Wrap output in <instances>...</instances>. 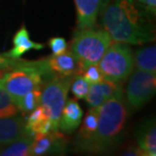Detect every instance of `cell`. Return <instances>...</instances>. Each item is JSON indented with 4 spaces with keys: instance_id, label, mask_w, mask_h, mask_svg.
<instances>
[{
    "instance_id": "6da1fadb",
    "label": "cell",
    "mask_w": 156,
    "mask_h": 156,
    "mask_svg": "<svg viewBox=\"0 0 156 156\" xmlns=\"http://www.w3.org/2000/svg\"><path fill=\"white\" fill-rule=\"evenodd\" d=\"M101 11V24L113 41L139 46L154 41L152 27L136 0L105 2Z\"/></svg>"
},
{
    "instance_id": "7a4b0ae2",
    "label": "cell",
    "mask_w": 156,
    "mask_h": 156,
    "mask_svg": "<svg viewBox=\"0 0 156 156\" xmlns=\"http://www.w3.org/2000/svg\"><path fill=\"white\" fill-rule=\"evenodd\" d=\"M129 110L124 93L108 99L98 107V122L95 132L77 151L87 153H105L120 141L125 129Z\"/></svg>"
},
{
    "instance_id": "3957f363",
    "label": "cell",
    "mask_w": 156,
    "mask_h": 156,
    "mask_svg": "<svg viewBox=\"0 0 156 156\" xmlns=\"http://www.w3.org/2000/svg\"><path fill=\"white\" fill-rule=\"evenodd\" d=\"M54 75L47 58L38 61L20 59L16 67L0 78V88L14 101L32 90L42 89L44 83Z\"/></svg>"
},
{
    "instance_id": "277c9868",
    "label": "cell",
    "mask_w": 156,
    "mask_h": 156,
    "mask_svg": "<svg viewBox=\"0 0 156 156\" xmlns=\"http://www.w3.org/2000/svg\"><path fill=\"white\" fill-rule=\"evenodd\" d=\"M113 40L105 30L86 29L78 30L71 42V52L79 62L81 71L90 65H96Z\"/></svg>"
},
{
    "instance_id": "5b68a950",
    "label": "cell",
    "mask_w": 156,
    "mask_h": 156,
    "mask_svg": "<svg viewBox=\"0 0 156 156\" xmlns=\"http://www.w3.org/2000/svg\"><path fill=\"white\" fill-rule=\"evenodd\" d=\"M98 66L104 79L123 84L134 70V52L129 44L111 43Z\"/></svg>"
},
{
    "instance_id": "8992f818",
    "label": "cell",
    "mask_w": 156,
    "mask_h": 156,
    "mask_svg": "<svg viewBox=\"0 0 156 156\" xmlns=\"http://www.w3.org/2000/svg\"><path fill=\"white\" fill-rule=\"evenodd\" d=\"M73 76L54 75L44 83L41 89L40 105H42L52 122L55 131L59 130V121L69 92Z\"/></svg>"
},
{
    "instance_id": "52a82bcc",
    "label": "cell",
    "mask_w": 156,
    "mask_h": 156,
    "mask_svg": "<svg viewBox=\"0 0 156 156\" xmlns=\"http://www.w3.org/2000/svg\"><path fill=\"white\" fill-rule=\"evenodd\" d=\"M126 87L125 101L129 112L140 110L153 98L156 90L155 74L133 70Z\"/></svg>"
},
{
    "instance_id": "ba28073f",
    "label": "cell",
    "mask_w": 156,
    "mask_h": 156,
    "mask_svg": "<svg viewBox=\"0 0 156 156\" xmlns=\"http://www.w3.org/2000/svg\"><path fill=\"white\" fill-rule=\"evenodd\" d=\"M68 146V139L63 133L51 131L45 134H37L34 137L30 155H62Z\"/></svg>"
},
{
    "instance_id": "9c48e42d",
    "label": "cell",
    "mask_w": 156,
    "mask_h": 156,
    "mask_svg": "<svg viewBox=\"0 0 156 156\" xmlns=\"http://www.w3.org/2000/svg\"><path fill=\"white\" fill-rule=\"evenodd\" d=\"M77 13V30L94 27L98 16L107 0H74Z\"/></svg>"
},
{
    "instance_id": "30bf717a",
    "label": "cell",
    "mask_w": 156,
    "mask_h": 156,
    "mask_svg": "<svg viewBox=\"0 0 156 156\" xmlns=\"http://www.w3.org/2000/svg\"><path fill=\"white\" fill-rule=\"evenodd\" d=\"M124 93L123 84H118L104 79L98 83L90 84L85 101L90 108H98L108 99Z\"/></svg>"
},
{
    "instance_id": "8fae6325",
    "label": "cell",
    "mask_w": 156,
    "mask_h": 156,
    "mask_svg": "<svg viewBox=\"0 0 156 156\" xmlns=\"http://www.w3.org/2000/svg\"><path fill=\"white\" fill-rule=\"evenodd\" d=\"M50 69L55 75L60 76H74L81 73V67L75 56L71 50L58 55H51L47 58Z\"/></svg>"
},
{
    "instance_id": "7c38bea8",
    "label": "cell",
    "mask_w": 156,
    "mask_h": 156,
    "mask_svg": "<svg viewBox=\"0 0 156 156\" xmlns=\"http://www.w3.org/2000/svg\"><path fill=\"white\" fill-rule=\"evenodd\" d=\"M30 133L26 128V121L20 116L0 118V147Z\"/></svg>"
},
{
    "instance_id": "4fadbf2b",
    "label": "cell",
    "mask_w": 156,
    "mask_h": 156,
    "mask_svg": "<svg viewBox=\"0 0 156 156\" xmlns=\"http://www.w3.org/2000/svg\"><path fill=\"white\" fill-rule=\"evenodd\" d=\"M83 112L76 99H68L62 110L59 130L64 134H71L75 131L82 121Z\"/></svg>"
},
{
    "instance_id": "5bb4252c",
    "label": "cell",
    "mask_w": 156,
    "mask_h": 156,
    "mask_svg": "<svg viewBox=\"0 0 156 156\" xmlns=\"http://www.w3.org/2000/svg\"><path fill=\"white\" fill-rule=\"evenodd\" d=\"M12 43H13V48L3 55H5L6 57L14 59L20 58L24 53L30 51V50H42L45 48L44 44L35 43L30 40L29 30H27L24 24L20 27V29L14 35Z\"/></svg>"
},
{
    "instance_id": "9a60e30c",
    "label": "cell",
    "mask_w": 156,
    "mask_h": 156,
    "mask_svg": "<svg viewBox=\"0 0 156 156\" xmlns=\"http://www.w3.org/2000/svg\"><path fill=\"white\" fill-rule=\"evenodd\" d=\"M137 143L142 155H156V127L154 119L148 120L139 129L137 133Z\"/></svg>"
},
{
    "instance_id": "2e32d148",
    "label": "cell",
    "mask_w": 156,
    "mask_h": 156,
    "mask_svg": "<svg viewBox=\"0 0 156 156\" xmlns=\"http://www.w3.org/2000/svg\"><path fill=\"white\" fill-rule=\"evenodd\" d=\"M26 128L30 134H45L55 131L52 122L47 115L42 105H38L35 110L30 112V115L26 122Z\"/></svg>"
},
{
    "instance_id": "e0dca14e",
    "label": "cell",
    "mask_w": 156,
    "mask_h": 156,
    "mask_svg": "<svg viewBox=\"0 0 156 156\" xmlns=\"http://www.w3.org/2000/svg\"><path fill=\"white\" fill-rule=\"evenodd\" d=\"M98 122V108H90L88 113L86 114L85 118L81 124L79 132L77 134L75 140V148L78 150L84 143L87 142L91 138L93 133L95 132Z\"/></svg>"
},
{
    "instance_id": "ac0fdd59",
    "label": "cell",
    "mask_w": 156,
    "mask_h": 156,
    "mask_svg": "<svg viewBox=\"0 0 156 156\" xmlns=\"http://www.w3.org/2000/svg\"><path fill=\"white\" fill-rule=\"evenodd\" d=\"M134 66L136 69L156 74V48L155 46L140 48L134 53Z\"/></svg>"
},
{
    "instance_id": "d6986e66",
    "label": "cell",
    "mask_w": 156,
    "mask_h": 156,
    "mask_svg": "<svg viewBox=\"0 0 156 156\" xmlns=\"http://www.w3.org/2000/svg\"><path fill=\"white\" fill-rule=\"evenodd\" d=\"M34 137L35 135L27 133L0 147V156H30Z\"/></svg>"
},
{
    "instance_id": "ffe728a7",
    "label": "cell",
    "mask_w": 156,
    "mask_h": 156,
    "mask_svg": "<svg viewBox=\"0 0 156 156\" xmlns=\"http://www.w3.org/2000/svg\"><path fill=\"white\" fill-rule=\"evenodd\" d=\"M41 89H35L26 93L24 95L14 99L13 102L16 105L17 110L23 112V114L30 113L40 105Z\"/></svg>"
},
{
    "instance_id": "44dd1931",
    "label": "cell",
    "mask_w": 156,
    "mask_h": 156,
    "mask_svg": "<svg viewBox=\"0 0 156 156\" xmlns=\"http://www.w3.org/2000/svg\"><path fill=\"white\" fill-rule=\"evenodd\" d=\"M89 87H90V83L87 82L80 73L73 76L72 81H71L70 88L75 98L78 99L85 98L86 94L88 93Z\"/></svg>"
},
{
    "instance_id": "7402d4cb",
    "label": "cell",
    "mask_w": 156,
    "mask_h": 156,
    "mask_svg": "<svg viewBox=\"0 0 156 156\" xmlns=\"http://www.w3.org/2000/svg\"><path fill=\"white\" fill-rule=\"evenodd\" d=\"M17 108L12 98L0 88V118L10 117L17 114Z\"/></svg>"
},
{
    "instance_id": "603a6c76",
    "label": "cell",
    "mask_w": 156,
    "mask_h": 156,
    "mask_svg": "<svg viewBox=\"0 0 156 156\" xmlns=\"http://www.w3.org/2000/svg\"><path fill=\"white\" fill-rule=\"evenodd\" d=\"M80 74L83 76L84 79H85L87 82H89L90 84L98 83L104 80V76H102L98 64L87 66L86 68H84V69L81 71Z\"/></svg>"
},
{
    "instance_id": "cb8c5ba5",
    "label": "cell",
    "mask_w": 156,
    "mask_h": 156,
    "mask_svg": "<svg viewBox=\"0 0 156 156\" xmlns=\"http://www.w3.org/2000/svg\"><path fill=\"white\" fill-rule=\"evenodd\" d=\"M49 47L52 50V55H58L67 50V43L64 38L55 37L49 41Z\"/></svg>"
},
{
    "instance_id": "d4e9b609",
    "label": "cell",
    "mask_w": 156,
    "mask_h": 156,
    "mask_svg": "<svg viewBox=\"0 0 156 156\" xmlns=\"http://www.w3.org/2000/svg\"><path fill=\"white\" fill-rule=\"evenodd\" d=\"M137 1L141 3L143 7H145L146 10L150 12L151 14H155L156 0H137Z\"/></svg>"
}]
</instances>
